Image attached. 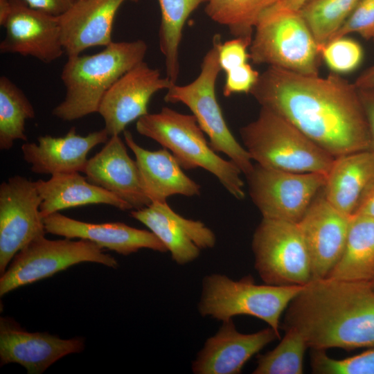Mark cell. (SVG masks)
<instances>
[{"label":"cell","instance_id":"cell-1","mask_svg":"<svg viewBox=\"0 0 374 374\" xmlns=\"http://www.w3.org/2000/svg\"><path fill=\"white\" fill-rule=\"evenodd\" d=\"M250 93L335 158L370 150L366 117L354 83L269 66Z\"/></svg>","mask_w":374,"mask_h":374},{"label":"cell","instance_id":"cell-2","mask_svg":"<svg viewBox=\"0 0 374 374\" xmlns=\"http://www.w3.org/2000/svg\"><path fill=\"white\" fill-rule=\"evenodd\" d=\"M283 328L299 331L312 350L374 348L370 282L312 280L290 303Z\"/></svg>","mask_w":374,"mask_h":374},{"label":"cell","instance_id":"cell-3","mask_svg":"<svg viewBox=\"0 0 374 374\" xmlns=\"http://www.w3.org/2000/svg\"><path fill=\"white\" fill-rule=\"evenodd\" d=\"M148 45L142 39L112 42L96 54L68 57L61 73L64 100L52 114L72 121L98 113L103 97L126 72L143 61Z\"/></svg>","mask_w":374,"mask_h":374},{"label":"cell","instance_id":"cell-4","mask_svg":"<svg viewBox=\"0 0 374 374\" xmlns=\"http://www.w3.org/2000/svg\"><path fill=\"white\" fill-rule=\"evenodd\" d=\"M137 132L168 150L186 170L202 168L211 172L235 199L245 197L240 169L215 152L206 141L195 116L163 107L136 121Z\"/></svg>","mask_w":374,"mask_h":374},{"label":"cell","instance_id":"cell-5","mask_svg":"<svg viewBox=\"0 0 374 374\" xmlns=\"http://www.w3.org/2000/svg\"><path fill=\"white\" fill-rule=\"evenodd\" d=\"M240 134L252 161L263 167L327 175L335 160L292 123L265 107Z\"/></svg>","mask_w":374,"mask_h":374},{"label":"cell","instance_id":"cell-6","mask_svg":"<svg viewBox=\"0 0 374 374\" xmlns=\"http://www.w3.org/2000/svg\"><path fill=\"white\" fill-rule=\"evenodd\" d=\"M304 287L257 285L250 276L233 280L213 274L203 279L198 310L202 317L222 321L238 315L254 317L279 334L282 313Z\"/></svg>","mask_w":374,"mask_h":374},{"label":"cell","instance_id":"cell-7","mask_svg":"<svg viewBox=\"0 0 374 374\" xmlns=\"http://www.w3.org/2000/svg\"><path fill=\"white\" fill-rule=\"evenodd\" d=\"M220 42V35H214L213 46L202 59L199 75L185 85L172 83L164 100L187 106L208 136L211 148L217 153L225 154L247 176L253 168L252 159L229 130L216 97V81L222 71L218 57Z\"/></svg>","mask_w":374,"mask_h":374},{"label":"cell","instance_id":"cell-8","mask_svg":"<svg viewBox=\"0 0 374 374\" xmlns=\"http://www.w3.org/2000/svg\"><path fill=\"white\" fill-rule=\"evenodd\" d=\"M249 52L256 64L319 75L320 48L299 12L265 11L255 27Z\"/></svg>","mask_w":374,"mask_h":374},{"label":"cell","instance_id":"cell-9","mask_svg":"<svg viewBox=\"0 0 374 374\" xmlns=\"http://www.w3.org/2000/svg\"><path fill=\"white\" fill-rule=\"evenodd\" d=\"M84 262L118 267L114 257L89 240L39 237L17 253L1 275L0 296Z\"/></svg>","mask_w":374,"mask_h":374},{"label":"cell","instance_id":"cell-10","mask_svg":"<svg viewBox=\"0 0 374 374\" xmlns=\"http://www.w3.org/2000/svg\"><path fill=\"white\" fill-rule=\"evenodd\" d=\"M252 250L255 268L265 284L305 286L312 280L310 258L297 223L262 217Z\"/></svg>","mask_w":374,"mask_h":374},{"label":"cell","instance_id":"cell-11","mask_svg":"<svg viewBox=\"0 0 374 374\" xmlns=\"http://www.w3.org/2000/svg\"><path fill=\"white\" fill-rule=\"evenodd\" d=\"M254 205L263 218L298 223L323 190L326 175L298 173L256 163L245 176Z\"/></svg>","mask_w":374,"mask_h":374},{"label":"cell","instance_id":"cell-12","mask_svg":"<svg viewBox=\"0 0 374 374\" xmlns=\"http://www.w3.org/2000/svg\"><path fill=\"white\" fill-rule=\"evenodd\" d=\"M36 182L21 175L0 185V274L15 256L46 233Z\"/></svg>","mask_w":374,"mask_h":374},{"label":"cell","instance_id":"cell-13","mask_svg":"<svg viewBox=\"0 0 374 374\" xmlns=\"http://www.w3.org/2000/svg\"><path fill=\"white\" fill-rule=\"evenodd\" d=\"M172 83L144 61L123 75L105 93L98 111L109 136L120 135L130 123L148 114L151 98Z\"/></svg>","mask_w":374,"mask_h":374},{"label":"cell","instance_id":"cell-14","mask_svg":"<svg viewBox=\"0 0 374 374\" xmlns=\"http://www.w3.org/2000/svg\"><path fill=\"white\" fill-rule=\"evenodd\" d=\"M11 9L3 24L6 35L1 53L31 56L46 64L64 53L57 17L30 7L22 0H10Z\"/></svg>","mask_w":374,"mask_h":374},{"label":"cell","instance_id":"cell-15","mask_svg":"<svg viewBox=\"0 0 374 374\" xmlns=\"http://www.w3.org/2000/svg\"><path fill=\"white\" fill-rule=\"evenodd\" d=\"M351 216L317 196L297 223L311 261L312 280L326 278L340 259Z\"/></svg>","mask_w":374,"mask_h":374},{"label":"cell","instance_id":"cell-16","mask_svg":"<svg viewBox=\"0 0 374 374\" xmlns=\"http://www.w3.org/2000/svg\"><path fill=\"white\" fill-rule=\"evenodd\" d=\"M84 348L80 337L61 339L48 332H30L10 317L0 318V365L17 363L28 374H42L62 357Z\"/></svg>","mask_w":374,"mask_h":374},{"label":"cell","instance_id":"cell-17","mask_svg":"<svg viewBox=\"0 0 374 374\" xmlns=\"http://www.w3.org/2000/svg\"><path fill=\"white\" fill-rule=\"evenodd\" d=\"M130 215L156 235L178 265L195 260L201 249L215 245L216 237L211 229L201 221L184 217L167 202H153L144 208L132 210Z\"/></svg>","mask_w":374,"mask_h":374},{"label":"cell","instance_id":"cell-18","mask_svg":"<svg viewBox=\"0 0 374 374\" xmlns=\"http://www.w3.org/2000/svg\"><path fill=\"white\" fill-rule=\"evenodd\" d=\"M280 339L272 328L251 334L237 330L233 319L223 321L217 333L207 339L192 363L196 374H238L245 363L265 346Z\"/></svg>","mask_w":374,"mask_h":374},{"label":"cell","instance_id":"cell-19","mask_svg":"<svg viewBox=\"0 0 374 374\" xmlns=\"http://www.w3.org/2000/svg\"><path fill=\"white\" fill-rule=\"evenodd\" d=\"M46 233L66 238L89 240L100 247L127 256L141 249L168 251L164 244L150 231L122 222L94 224L77 220L59 212L44 217Z\"/></svg>","mask_w":374,"mask_h":374},{"label":"cell","instance_id":"cell-20","mask_svg":"<svg viewBox=\"0 0 374 374\" xmlns=\"http://www.w3.org/2000/svg\"><path fill=\"white\" fill-rule=\"evenodd\" d=\"M126 1L139 0H74L57 17L64 53L78 55L89 48L112 43L115 16Z\"/></svg>","mask_w":374,"mask_h":374},{"label":"cell","instance_id":"cell-21","mask_svg":"<svg viewBox=\"0 0 374 374\" xmlns=\"http://www.w3.org/2000/svg\"><path fill=\"white\" fill-rule=\"evenodd\" d=\"M109 137L105 128L81 136L73 127L63 136L44 135L37 138V143L26 142L21 151L33 172L51 175L83 172L89 151L107 143Z\"/></svg>","mask_w":374,"mask_h":374},{"label":"cell","instance_id":"cell-22","mask_svg":"<svg viewBox=\"0 0 374 374\" xmlns=\"http://www.w3.org/2000/svg\"><path fill=\"white\" fill-rule=\"evenodd\" d=\"M83 173L91 183L126 202L132 210L151 204L142 188L136 161L129 156L120 135L110 136L88 159Z\"/></svg>","mask_w":374,"mask_h":374},{"label":"cell","instance_id":"cell-23","mask_svg":"<svg viewBox=\"0 0 374 374\" xmlns=\"http://www.w3.org/2000/svg\"><path fill=\"white\" fill-rule=\"evenodd\" d=\"M125 143L135 157L142 188L151 203L164 202L168 197L199 195L201 186L188 177L166 148L150 151L140 146L127 130Z\"/></svg>","mask_w":374,"mask_h":374},{"label":"cell","instance_id":"cell-24","mask_svg":"<svg viewBox=\"0 0 374 374\" xmlns=\"http://www.w3.org/2000/svg\"><path fill=\"white\" fill-rule=\"evenodd\" d=\"M374 182V152L371 150L335 158L326 175L323 196L340 212L353 215Z\"/></svg>","mask_w":374,"mask_h":374},{"label":"cell","instance_id":"cell-25","mask_svg":"<svg viewBox=\"0 0 374 374\" xmlns=\"http://www.w3.org/2000/svg\"><path fill=\"white\" fill-rule=\"evenodd\" d=\"M42 202L44 217L61 210L89 204H107L121 211L132 206L114 194L91 183L79 172L51 175L48 180L35 181Z\"/></svg>","mask_w":374,"mask_h":374},{"label":"cell","instance_id":"cell-26","mask_svg":"<svg viewBox=\"0 0 374 374\" xmlns=\"http://www.w3.org/2000/svg\"><path fill=\"white\" fill-rule=\"evenodd\" d=\"M326 278L366 282L374 278V217L351 216L341 256Z\"/></svg>","mask_w":374,"mask_h":374},{"label":"cell","instance_id":"cell-27","mask_svg":"<svg viewBox=\"0 0 374 374\" xmlns=\"http://www.w3.org/2000/svg\"><path fill=\"white\" fill-rule=\"evenodd\" d=\"M161 12L159 48L164 57L166 76L177 83L179 75V48L189 16L208 0H158Z\"/></svg>","mask_w":374,"mask_h":374},{"label":"cell","instance_id":"cell-28","mask_svg":"<svg viewBox=\"0 0 374 374\" xmlns=\"http://www.w3.org/2000/svg\"><path fill=\"white\" fill-rule=\"evenodd\" d=\"M27 96L10 78H0V149H11L17 140L27 141L26 122L35 118Z\"/></svg>","mask_w":374,"mask_h":374},{"label":"cell","instance_id":"cell-29","mask_svg":"<svg viewBox=\"0 0 374 374\" xmlns=\"http://www.w3.org/2000/svg\"><path fill=\"white\" fill-rule=\"evenodd\" d=\"M278 0H208L205 12L235 37H253L262 13Z\"/></svg>","mask_w":374,"mask_h":374},{"label":"cell","instance_id":"cell-30","mask_svg":"<svg viewBox=\"0 0 374 374\" xmlns=\"http://www.w3.org/2000/svg\"><path fill=\"white\" fill-rule=\"evenodd\" d=\"M359 1L310 0L301 8L299 13L320 50L341 27Z\"/></svg>","mask_w":374,"mask_h":374},{"label":"cell","instance_id":"cell-31","mask_svg":"<svg viewBox=\"0 0 374 374\" xmlns=\"http://www.w3.org/2000/svg\"><path fill=\"white\" fill-rule=\"evenodd\" d=\"M279 344L257 357L254 374H302L303 357L308 347L302 335L294 328L285 330Z\"/></svg>","mask_w":374,"mask_h":374},{"label":"cell","instance_id":"cell-32","mask_svg":"<svg viewBox=\"0 0 374 374\" xmlns=\"http://www.w3.org/2000/svg\"><path fill=\"white\" fill-rule=\"evenodd\" d=\"M310 365L313 373L374 374V348L341 359L331 358L323 350H312Z\"/></svg>","mask_w":374,"mask_h":374},{"label":"cell","instance_id":"cell-33","mask_svg":"<svg viewBox=\"0 0 374 374\" xmlns=\"http://www.w3.org/2000/svg\"><path fill=\"white\" fill-rule=\"evenodd\" d=\"M320 51L321 58L336 73L354 71L361 64L364 55L361 45L346 36L330 40Z\"/></svg>","mask_w":374,"mask_h":374},{"label":"cell","instance_id":"cell-34","mask_svg":"<svg viewBox=\"0 0 374 374\" xmlns=\"http://www.w3.org/2000/svg\"><path fill=\"white\" fill-rule=\"evenodd\" d=\"M351 33L359 34L367 39L373 38L374 35V0H360L353 12L330 40L345 37Z\"/></svg>","mask_w":374,"mask_h":374},{"label":"cell","instance_id":"cell-35","mask_svg":"<svg viewBox=\"0 0 374 374\" xmlns=\"http://www.w3.org/2000/svg\"><path fill=\"white\" fill-rule=\"evenodd\" d=\"M252 39L247 37H235L218 46V57L221 69L225 72L247 63L250 59L247 51Z\"/></svg>","mask_w":374,"mask_h":374},{"label":"cell","instance_id":"cell-36","mask_svg":"<svg viewBox=\"0 0 374 374\" xmlns=\"http://www.w3.org/2000/svg\"><path fill=\"white\" fill-rule=\"evenodd\" d=\"M223 95L229 97L235 93H250L260 73L247 62L226 72Z\"/></svg>","mask_w":374,"mask_h":374},{"label":"cell","instance_id":"cell-37","mask_svg":"<svg viewBox=\"0 0 374 374\" xmlns=\"http://www.w3.org/2000/svg\"><path fill=\"white\" fill-rule=\"evenodd\" d=\"M30 7L58 17L73 4L74 0H22Z\"/></svg>","mask_w":374,"mask_h":374},{"label":"cell","instance_id":"cell-38","mask_svg":"<svg viewBox=\"0 0 374 374\" xmlns=\"http://www.w3.org/2000/svg\"><path fill=\"white\" fill-rule=\"evenodd\" d=\"M358 90L369 130L370 150L374 152V91L359 89Z\"/></svg>","mask_w":374,"mask_h":374},{"label":"cell","instance_id":"cell-39","mask_svg":"<svg viewBox=\"0 0 374 374\" xmlns=\"http://www.w3.org/2000/svg\"><path fill=\"white\" fill-rule=\"evenodd\" d=\"M310 0H278L265 11L274 12H296Z\"/></svg>","mask_w":374,"mask_h":374},{"label":"cell","instance_id":"cell-40","mask_svg":"<svg viewBox=\"0 0 374 374\" xmlns=\"http://www.w3.org/2000/svg\"><path fill=\"white\" fill-rule=\"evenodd\" d=\"M355 214L374 217V182L364 195Z\"/></svg>","mask_w":374,"mask_h":374},{"label":"cell","instance_id":"cell-41","mask_svg":"<svg viewBox=\"0 0 374 374\" xmlns=\"http://www.w3.org/2000/svg\"><path fill=\"white\" fill-rule=\"evenodd\" d=\"M354 84L357 89L374 91V64L364 71Z\"/></svg>","mask_w":374,"mask_h":374},{"label":"cell","instance_id":"cell-42","mask_svg":"<svg viewBox=\"0 0 374 374\" xmlns=\"http://www.w3.org/2000/svg\"><path fill=\"white\" fill-rule=\"evenodd\" d=\"M11 9L10 0H0V25L3 26Z\"/></svg>","mask_w":374,"mask_h":374},{"label":"cell","instance_id":"cell-43","mask_svg":"<svg viewBox=\"0 0 374 374\" xmlns=\"http://www.w3.org/2000/svg\"><path fill=\"white\" fill-rule=\"evenodd\" d=\"M372 288L374 290V278L370 282Z\"/></svg>","mask_w":374,"mask_h":374},{"label":"cell","instance_id":"cell-44","mask_svg":"<svg viewBox=\"0 0 374 374\" xmlns=\"http://www.w3.org/2000/svg\"><path fill=\"white\" fill-rule=\"evenodd\" d=\"M372 39H373V42H374V35H373V37Z\"/></svg>","mask_w":374,"mask_h":374}]
</instances>
